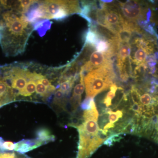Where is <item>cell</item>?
I'll list each match as a JSON object with an SVG mask.
<instances>
[{
	"label": "cell",
	"instance_id": "obj_1",
	"mask_svg": "<svg viewBox=\"0 0 158 158\" xmlns=\"http://www.w3.org/2000/svg\"><path fill=\"white\" fill-rule=\"evenodd\" d=\"M33 30L32 25L20 11L3 12L0 18V45L6 56L23 53Z\"/></svg>",
	"mask_w": 158,
	"mask_h": 158
},
{
	"label": "cell",
	"instance_id": "obj_2",
	"mask_svg": "<svg viewBox=\"0 0 158 158\" xmlns=\"http://www.w3.org/2000/svg\"><path fill=\"white\" fill-rule=\"evenodd\" d=\"M97 121L88 119L72 126L77 128L79 132L77 158H88L108 138L102 130L99 129Z\"/></svg>",
	"mask_w": 158,
	"mask_h": 158
},
{
	"label": "cell",
	"instance_id": "obj_3",
	"mask_svg": "<svg viewBox=\"0 0 158 158\" xmlns=\"http://www.w3.org/2000/svg\"><path fill=\"white\" fill-rule=\"evenodd\" d=\"M115 79L113 64L90 71L84 77L86 97L94 98L98 94L107 90L114 84Z\"/></svg>",
	"mask_w": 158,
	"mask_h": 158
},
{
	"label": "cell",
	"instance_id": "obj_4",
	"mask_svg": "<svg viewBox=\"0 0 158 158\" xmlns=\"http://www.w3.org/2000/svg\"><path fill=\"white\" fill-rule=\"evenodd\" d=\"M37 3L42 12V19L60 21L81 11V6L77 1H38Z\"/></svg>",
	"mask_w": 158,
	"mask_h": 158
},
{
	"label": "cell",
	"instance_id": "obj_5",
	"mask_svg": "<svg viewBox=\"0 0 158 158\" xmlns=\"http://www.w3.org/2000/svg\"><path fill=\"white\" fill-rule=\"evenodd\" d=\"M119 9L126 20L130 23H137L141 22L146 15V11L140 2L127 1L125 2H118Z\"/></svg>",
	"mask_w": 158,
	"mask_h": 158
},
{
	"label": "cell",
	"instance_id": "obj_6",
	"mask_svg": "<svg viewBox=\"0 0 158 158\" xmlns=\"http://www.w3.org/2000/svg\"><path fill=\"white\" fill-rule=\"evenodd\" d=\"M103 6L106 11V29L116 35L125 22L126 20L122 14L119 6L115 4L104 2H103Z\"/></svg>",
	"mask_w": 158,
	"mask_h": 158
},
{
	"label": "cell",
	"instance_id": "obj_7",
	"mask_svg": "<svg viewBox=\"0 0 158 158\" xmlns=\"http://www.w3.org/2000/svg\"><path fill=\"white\" fill-rule=\"evenodd\" d=\"M111 59L106 53L94 51L90 55L88 61H86L81 66L80 73L84 74L85 72L113 64Z\"/></svg>",
	"mask_w": 158,
	"mask_h": 158
},
{
	"label": "cell",
	"instance_id": "obj_8",
	"mask_svg": "<svg viewBox=\"0 0 158 158\" xmlns=\"http://www.w3.org/2000/svg\"><path fill=\"white\" fill-rule=\"evenodd\" d=\"M80 81L74 88L72 96L70 98L71 108L73 112L77 111L81 104L82 94L85 90V86L84 83V74L80 73Z\"/></svg>",
	"mask_w": 158,
	"mask_h": 158
},
{
	"label": "cell",
	"instance_id": "obj_9",
	"mask_svg": "<svg viewBox=\"0 0 158 158\" xmlns=\"http://www.w3.org/2000/svg\"><path fill=\"white\" fill-rule=\"evenodd\" d=\"M43 145L37 139H23L15 144L14 150L20 153L24 154Z\"/></svg>",
	"mask_w": 158,
	"mask_h": 158
},
{
	"label": "cell",
	"instance_id": "obj_10",
	"mask_svg": "<svg viewBox=\"0 0 158 158\" xmlns=\"http://www.w3.org/2000/svg\"><path fill=\"white\" fill-rule=\"evenodd\" d=\"M80 71L78 63L77 62H73L70 65H68L60 75L59 81V85L62 82L67 80L80 78Z\"/></svg>",
	"mask_w": 158,
	"mask_h": 158
},
{
	"label": "cell",
	"instance_id": "obj_11",
	"mask_svg": "<svg viewBox=\"0 0 158 158\" xmlns=\"http://www.w3.org/2000/svg\"><path fill=\"white\" fill-rule=\"evenodd\" d=\"M131 47L130 43H119L117 54V67H122L129 60Z\"/></svg>",
	"mask_w": 158,
	"mask_h": 158
},
{
	"label": "cell",
	"instance_id": "obj_12",
	"mask_svg": "<svg viewBox=\"0 0 158 158\" xmlns=\"http://www.w3.org/2000/svg\"><path fill=\"white\" fill-rule=\"evenodd\" d=\"M67 95L64 94L60 89L56 90L52 101V105L60 110H66Z\"/></svg>",
	"mask_w": 158,
	"mask_h": 158
},
{
	"label": "cell",
	"instance_id": "obj_13",
	"mask_svg": "<svg viewBox=\"0 0 158 158\" xmlns=\"http://www.w3.org/2000/svg\"><path fill=\"white\" fill-rule=\"evenodd\" d=\"M37 140L41 141L43 144H45L53 142L56 140V137L52 135L48 129L41 128L37 130L36 132Z\"/></svg>",
	"mask_w": 158,
	"mask_h": 158
},
{
	"label": "cell",
	"instance_id": "obj_14",
	"mask_svg": "<svg viewBox=\"0 0 158 158\" xmlns=\"http://www.w3.org/2000/svg\"><path fill=\"white\" fill-rule=\"evenodd\" d=\"M52 23L48 19H40L32 24L34 30L37 31L40 36L43 37L50 29Z\"/></svg>",
	"mask_w": 158,
	"mask_h": 158
},
{
	"label": "cell",
	"instance_id": "obj_15",
	"mask_svg": "<svg viewBox=\"0 0 158 158\" xmlns=\"http://www.w3.org/2000/svg\"><path fill=\"white\" fill-rule=\"evenodd\" d=\"M100 39L101 37L97 31L94 29L90 28L85 35V45H89L94 47Z\"/></svg>",
	"mask_w": 158,
	"mask_h": 158
},
{
	"label": "cell",
	"instance_id": "obj_16",
	"mask_svg": "<svg viewBox=\"0 0 158 158\" xmlns=\"http://www.w3.org/2000/svg\"><path fill=\"white\" fill-rule=\"evenodd\" d=\"M99 113L94 101L92 103L91 107L89 110L84 111L82 116V121H85L88 119H94L98 120Z\"/></svg>",
	"mask_w": 158,
	"mask_h": 158
},
{
	"label": "cell",
	"instance_id": "obj_17",
	"mask_svg": "<svg viewBox=\"0 0 158 158\" xmlns=\"http://www.w3.org/2000/svg\"><path fill=\"white\" fill-rule=\"evenodd\" d=\"M118 87L116 84H113L110 87V90L106 94L105 97L102 100V102L106 106V108H110L112 106V100L114 99L116 96V92L118 90Z\"/></svg>",
	"mask_w": 158,
	"mask_h": 158
},
{
	"label": "cell",
	"instance_id": "obj_18",
	"mask_svg": "<svg viewBox=\"0 0 158 158\" xmlns=\"http://www.w3.org/2000/svg\"><path fill=\"white\" fill-rule=\"evenodd\" d=\"M36 87V83L35 81L32 80L28 81L25 88L18 94V96L21 95L27 97L31 96L35 92Z\"/></svg>",
	"mask_w": 158,
	"mask_h": 158
},
{
	"label": "cell",
	"instance_id": "obj_19",
	"mask_svg": "<svg viewBox=\"0 0 158 158\" xmlns=\"http://www.w3.org/2000/svg\"><path fill=\"white\" fill-rule=\"evenodd\" d=\"M36 83V91L37 94H39L40 96L42 97L43 99L46 100L51 96L52 93H50L48 90L47 88L45 87L40 80L35 81Z\"/></svg>",
	"mask_w": 158,
	"mask_h": 158
},
{
	"label": "cell",
	"instance_id": "obj_20",
	"mask_svg": "<svg viewBox=\"0 0 158 158\" xmlns=\"http://www.w3.org/2000/svg\"><path fill=\"white\" fill-rule=\"evenodd\" d=\"M0 4L4 9L17 10L22 12L19 1H0Z\"/></svg>",
	"mask_w": 158,
	"mask_h": 158
},
{
	"label": "cell",
	"instance_id": "obj_21",
	"mask_svg": "<svg viewBox=\"0 0 158 158\" xmlns=\"http://www.w3.org/2000/svg\"><path fill=\"white\" fill-rule=\"evenodd\" d=\"M77 80V79H73L72 80H67V81L60 83L59 85V89L64 94L68 96L70 94L72 89L73 88L75 82Z\"/></svg>",
	"mask_w": 158,
	"mask_h": 158
},
{
	"label": "cell",
	"instance_id": "obj_22",
	"mask_svg": "<svg viewBox=\"0 0 158 158\" xmlns=\"http://www.w3.org/2000/svg\"><path fill=\"white\" fill-rule=\"evenodd\" d=\"M125 112L124 110H117L116 112L111 111L108 112L106 114H108V119L110 123L114 124L116 122L118 121L119 118H122L123 116V113Z\"/></svg>",
	"mask_w": 158,
	"mask_h": 158
},
{
	"label": "cell",
	"instance_id": "obj_23",
	"mask_svg": "<svg viewBox=\"0 0 158 158\" xmlns=\"http://www.w3.org/2000/svg\"><path fill=\"white\" fill-rule=\"evenodd\" d=\"M0 158H32L24 154L15 152L0 151Z\"/></svg>",
	"mask_w": 158,
	"mask_h": 158
},
{
	"label": "cell",
	"instance_id": "obj_24",
	"mask_svg": "<svg viewBox=\"0 0 158 158\" xmlns=\"http://www.w3.org/2000/svg\"><path fill=\"white\" fill-rule=\"evenodd\" d=\"M122 134H116L110 135L104 141V144L107 145L108 146H111L113 145L114 143L118 142L123 138L121 135Z\"/></svg>",
	"mask_w": 158,
	"mask_h": 158
},
{
	"label": "cell",
	"instance_id": "obj_25",
	"mask_svg": "<svg viewBox=\"0 0 158 158\" xmlns=\"http://www.w3.org/2000/svg\"><path fill=\"white\" fill-rule=\"evenodd\" d=\"M19 1L20 3L21 10L22 12L24 14H25L30 9V7L37 2V1H32V0H24V1L21 0Z\"/></svg>",
	"mask_w": 158,
	"mask_h": 158
},
{
	"label": "cell",
	"instance_id": "obj_26",
	"mask_svg": "<svg viewBox=\"0 0 158 158\" xmlns=\"http://www.w3.org/2000/svg\"><path fill=\"white\" fill-rule=\"evenodd\" d=\"M94 101V98L86 97L81 104V109L84 110H89L91 107Z\"/></svg>",
	"mask_w": 158,
	"mask_h": 158
},
{
	"label": "cell",
	"instance_id": "obj_27",
	"mask_svg": "<svg viewBox=\"0 0 158 158\" xmlns=\"http://www.w3.org/2000/svg\"><path fill=\"white\" fill-rule=\"evenodd\" d=\"M157 117V122L156 124V128L157 131V135L156 138V142L158 143V115Z\"/></svg>",
	"mask_w": 158,
	"mask_h": 158
},
{
	"label": "cell",
	"instance_id": "obj_28",
	"mask_svg": "<svg viewBox=\"0 0 158 158\" xmlns=\"http://www.w3.org/2000/svg\"><path fill=\"white\" fill-rule=\"evenodd\" d=\"M2 11V6H1V4H0V12Z\"/></svg>",
	"mask_w": 158,
	"mask_h": 158
}]
</instances>
